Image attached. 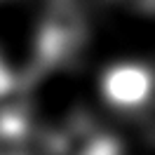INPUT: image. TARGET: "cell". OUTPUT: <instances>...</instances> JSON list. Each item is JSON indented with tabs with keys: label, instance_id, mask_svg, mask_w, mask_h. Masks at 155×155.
<instances>
[{
	"label": "cell",
	"instance_id": "3957f363",
	"mask_svg": "<svg viewBox=\"0 0 155 155\" xmlns=\"http://www.w3.org/2000/svg\"><path fill=\"white\" fill-rule=\"evenodd\" d=\"M21 89H24V80L17 75V71L0 54V106L21 97Z\"/></svg>",
	"mask_w": 155,
	"mask_h": 155
},
{
	"label": "cell",
	"instance_id": "6da1fadb",
	"mask_svg": "<svg viewBox=\"0 0 155 155\" xmlns=\"http://www.w3.org/2000/svg\"><path fill=\"white\" fill-rule=\"evenodd\" d=\"M49 155H120L115 136L97 127L89 117H71L45 139Z\"/></svg>",
	"mask_w": 155,
	"mask_h": 155
},
{
	"label": "cell",
	"instance_id": "7a4b0ae2",
	"mask_svg": "<svg viewBox=\"0 0 155 155\" xmlns=\"http://www.w3.org/2000/svg\"><path fill=\"white\" fill-rule=\"evenodd\" d=\"M150 92V78L141 68L120 66L108 71L104 78V94L113 106L134 108L143 104Z\"/></svg>",
	"mask_w": 155,
	"mask_h": 155
}]
</instances>
